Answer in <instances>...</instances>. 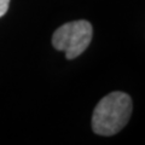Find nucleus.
Instances as JSON below:
<instances>
[{"mask_svg":"<svg viewBox=\"0 0 145 145\" xmlns=\"http://www.w3.org/2000/svg\"><path fill=\"white\" fill-rule=\"evenodd\" d=\"M132 101L123 92H111L97 104L92 116V128L99 135H114L128 122Z\"/></svg>","mask_w":145,"mask_h":145,"instance_id":"f257e3e1","label":"nucleus"},{"mask_svg":"<svg viewBox=\"0 0 145 145\" xmlns=\"http://www.w3.org/2000/svg\"><path fill=\"white\" fill-rule=\"evenodd\" d=\"M92 40V25L87 21H74L63 24L53 33L52 45L58 51H64L68 59L80 56Z\"/></svg>","mask_w":145,"mask_h":145,"instance_id":"f03ea898","label":"nucleus"},{"mask_svg":"<svg viewBox=\"0 0 145 145\" xmlns=\"http://www.w3.org/2000/svg\"><path fill=\"white\" fill-rule=\"evenodd\" d=\"M8 5H10V0H0V17L6 13Z\"/></svg>","mask_w":145,"mask_h":145,"instance_id":"7ed1b4c3","label":"nucleus"}]
</instances>
